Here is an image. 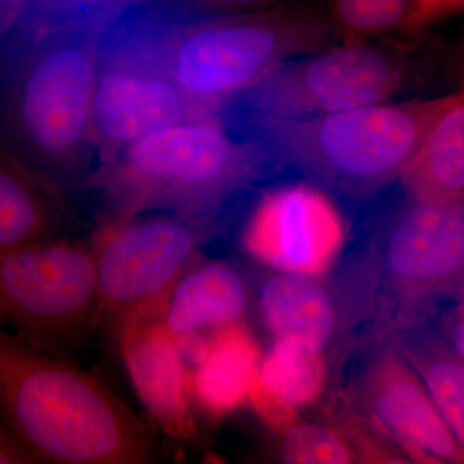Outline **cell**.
I'll return each mask as SVG.
<instances>
[{
	"label": "cell",
	"mask_w": 464,
	"mask_h": 464,
	"mask_svg": "<svg viewBox=\"0 0 464 464\" xmlns=\"http://www.w3.org/2000/svg\"><path fill=\"white\" fill-rule=\"evenodd\" d=\"M400 179L411 201L436 206L463 203V93L445 97Z\"/></svg>",
	"instance_id": "obj_14"
},
{
	"label": "cell",
	"mask_w": 464,
	"mask_h": 464,
	"mask_svg": "<svg viewBox=\"0 0 464 464\" xmlns=\"http://www.w3.org/2000/svg\"><path fill=\"white\" fill-rule=\"evenodd\" d=\"M464 0H417L415 26L424 25L430 21L458 11Z\"/></svg>",
	"instance_id": "obj_25"
},
{
	"label": "cell",
	"mask_w": 464,
	"mask_h": 464,
	"mask_svg": "<svg viewBox=\"0 0 464 464\" xmlns=\"http://www.w3.org/2000/svg\"><path fill=\"white\" fill-rule=\"evenodd\" d=\"M197 232L179 219L128 222L93 248L101 315L121 323L130 311L167 295L197 253Z\"/></svg>",
	"instance_id": "obj_7"
},
{
	"label": "cell",
	"mask_w": 464,
	"mask_h": 464,
	"mask_svg": "<svg viewBox=\"0 0 464 464\" xmlns=\"http://www.w3.org/2000/svg\"><path fill=\"white\" fill-rule=\"evenodd\" d=\"M353 456L338 433L319 424H293L286 430L283 462L290 464H347Z\"/></svg>",
	"instance_id": "obj_22"
},
{
	"label": "cell",
	"mask_w": 464,
	"mask_h": 464,
	"mask_svg": "<svg viewBox=\"0 0 464 464\" xmlns=\"http://www.w3.org/2000/svg\"><path fill=\"white\" fill-rule=\"evenodd\" d=\"M94 85L93 61L85 48L63 44L41 54L14 88L21 132L50 157L72 151L92 125Z\"/></svg>",
	"instance_id": "obj_9"
},
{
	"label": "cell",
	"mask_w": 464,
	"mask_h": 464,
	"mask_svg": "<svg viewBox=\"0 0 464 464\" xmlns=\"http://www.w3.org/2000/svg\"><path fill=\"white\" fill-rule=\"evenodd\" d=\"M36 464L38 459L12 432L0 415V464Z\"/></svg>",
	"instance_id": "obj_24"
},
{
	"label": "cell",
	"mask_w": 464,
	"mask_h": 464,
	"mask_svg": "<svg viewBox=\"0 0 464 464\" xmlns=\"http://www.w3.org/2000/svg\"><path fill=\"white\" fill-rule=\"evenodd\" d=\"M408 76L398 54L366 41L343 42L283 63L237 99L256 114H333L387 102Z\"/></svg>",
	"instance_id": "obj_6"
},
{
	"label": "cell",
	"mask_w": 464,
	"mask_h": 464,
	"mask_svg": "<svg viewBox=\"0 0 464 464\" xmlns=\"http://www.w3.org/2000/svg\"><path fill=\"white\" fill-rule=\"evenodd\" d=\"M198 106L169 76L111 72L96 81L91 124L106 141L130 146L164 128L206 121Z\"/></svg>",
	"instance_id": "obj_13"
},
{
	"label": "cell",
	"mask_w": 464,
	"mask_h": 464,
	"mask_svg": "<svg viewBox=\"0 0 464 464\" xmlns=\"http://www.w3.org/2000/svg\"><path fill=\"white\" fill-rule=\"evenodd\" d=\"M259 362L258 343L244 324L216 329L206 360L190 381L192 392L210 414L230 413L249 400Z\"/></svg>",
	"instance_id": "obj_18"
},
{
	"label": "cell",
	"mask_w": 464,
	"mask_h": 464,
	"mask_svg": "<svg viewBox=\"0 0 464 464\" xmlns=\"http://www.w3.org/2000/svg\"><path fill=\"white\" fill-rule=\"evenodd\" d=\"M151 299L119 324L121 350L140 399L174 438L190 435V381L164 325L168 295Z\"/></svg>",
	"instance_id": "obj_11"
},
{
	"label": "cell",
	"mask_w": 464,
	"mask_h": 464,
	"mask_svg": "<svg viewBox=\"0 0 464 464\" xmlns=\"http://www.w3.org/2000/svg\"><path fill=\"white\" fill-rule=\"evenodd\" d=\"M173 343L179 362L188 372V368L197 369L206 360L210 340L200 331H191L173 335Z\"/></svg>",
	"instance_id": "obj_23"
},
{
	"label": "cell",
	"mask_w": 464,
	"mask_h": 464,
	"mask_svg": "<svg viewBox=\"0 0 464 464\" xmlns=\"http://www.w3.org/2000/svg\"><path fill=\"white\" fill-rule=\"evenodd\" d=\"M273 164L257 143L234 141L210 121H190L128 146L123 164L105 183L127 213L166 207L201 217Z\"/></svg>",
	"instance_id": "obj_4"
},
{
	"label": "cell",
	"mask_w": 464,
	"mask_h": 464,
	"mask_svg": "<svg viewBox=\"0 0 464 464\" xmlns=\"http://www.w3.org/2000/svg\"><path fill=\"white\" fill-rule=\"evenodd\" d=\"M338 38L329 14L288 3L179 30L168 76L199 103L237 99L268 72Z\"/></svg>",
	"instance_id": "obj_3"
},
{
	"label": "cell",
	"mask_w": 464,
	"mask_h": 464,
	"mask_svg": "<svg viewBox=\"0 0 464 464\" xmlns=\"http://www.w3.org/2000/svg\"><path fill=\"white\" fill-rule=\"evenodd\" d=\"M14 8V0H0V32L5 29Z\"/></svg>",
	"instance_id": "obj_27"
},
{
	"label": "cell",
	"mask_w": 464,
	"mask_h": 464,
	"mask_svg": "<svg viewBox=\"0 0 464 464\" xmlns=\"http://www.w3.org/2000/svg\"><path fill=\"white\" fill-rule=\"evenodd\" d=\"M93 250L52 241L0 256V329L75 362L99 323Z\"/></svg>",
	"instance_id": "obj_5"
},
{
	"label": "cell",
	"mask_w": 464,
	"mask_h": 464,
	"mask_svg": "<svg viewBox=\"0 0 464 464\" xmlns=\"http://www.w3.org/2000/svg\"><path fill=\"white\" fill-rule=\"evenodd\" d=\"M445 97L375 103L333 114L280 118L243 112L246 141L344 197L364 198L400 179Z\"/></svg>",
	"instance_id": "obj_2"
},
{
	"label": "cell",
	"mask_w": 464,
	"mask_h": 464,
	"mask_svg": "<svg viewBox=\"0 0 464 464\" xmlns=\"http://www.w3.org/2000/svg\"><path fill=\"white\" fill-rule=\"evenodd\" d=\"M423 355V353H420ZM429 357L417 356L415 362L423 377V384L440 414L460 445L464 442V371L459 357L448 355L445 350H433ZM462 360V359H460Z\"/></svg>",
	"instance_id": "obj_21"
},
{
	"label": "cell",
	"mask_w": 464,
	"mask_h": 464,
	"mask_svg": "<svg viewBox=\"0 0 464 464\" xmlns=\"http://www.w3.org/2000/svg\"><path fill=\"white\" fill-rule=\"evenodd\" d=\"M262 317L276 342L322 353L337 326L334 304L313 276L282 273L262 288Z\"/></svg>",
	"instance_id": "obj_15"
},
{
	"label": "cell",
	"mask_w": 464,
	"mask_h": 464,
	"mask_svg": "<svg viewBox=\"0 0 464 464\" xmlns=\"http://www.w3.org/2000/svg\"><path fill=\"white\" fill-rule=\"evenodd\" d=\"M60 230L53 192L0 154V256L60 240Z\"/></svg>",
	"instance_id": "obj_19"
},
{
	"label": "cell",
	"mask_w": 464,
	"mask_h": 464,
	"mask_svg": "<svg viewBox=\"0 0 464 464\" xmlns=\"http://www.w3.org/2000/svg\"><path fill=\"white\" fill-rule=\"evenodd\" d=\"M200 2L218 11L248 14V12L273 7L280 0H200Z\"/></svg>",
	"instance_id": "obj_26"
},
{
	"label": "cell",
	"mask_w": 464,
	"mask_h": 464,
	"mask_svg": "<svg viewBox=\"0 0 464 464\" xmlns=\"http://www.w3.org/2000/svg\"><path fill=\"white\" fill-rule=\"evenodd\" d=\"M340 213L322 192L304 185L267 192L250 217L243 246L252 257L282 273L319 277L343 246Z\"/></svg>",
	"instance_id": "obj_8"
},
{
	"label": "cell",
	"mask_w": 464,
	"mask_h": 464,
	"mask_svg": "<svg viewBox=\"0 0 464 464\" xmlns=\"http://www.w3.org/2000/svg\"><path fill=\"white\" fill-rule=\"evenodd\" d=\"M246 290L239 275L221 262L201 265L177 280L164 308V325L172 335L219 329L239 322Z\"/></svg>",
	"instance_id": "obj_17"
},
{
	"label": "cell",
	"mask_w": 464,
	"mask_h": 464,
	"mask_svg": "<svg viewBox=\"0 0 464 464\" xmlns=\"http://www.w3.org/2000/svg\"><path fill=\"white\" fill-rule=\"evenodd\" d=\"M387 284L406 307L462 286L463 203L411 201L393 219L383 246Z\"/></svg>",
	"instance_id": "obj_10"
},
{
	"label": "cell",
	"mask_w": 464,
	"mask_h": 464,
	"mask_svg": "<svg viewBox=\"0 0 464 464\" xmlns=\"http://www.w3.org/2000/svg\"><path fill=\"white\" fill-rule=\"evenodd\" d=\"M328 14L343 42L368 41L415 26L417 0H329Z\"/></svg>",
	"instance_id": "obj_20"
},
{
	"label": "cell",
	"mask_w": 464,
	"mask_h": 464,
	"mask_svg": "<svg viewBox=\"0 0 464 464\" xmlns=\"http://www.w3.org/2000/svg\"><path fill=\"white\" fill-rule=\"evenodd\" d=\"M324 383L325 365L320 353L276 342L259 362L249 400L262 420L286 431L299 409L316 401Z\"/></svg>",
	"instance_id": "obj_16"
},
{
	"label": "cell",
	"mask_w": 464,
	"mask_h": 464,
	"mask_svg": "<svg viewBox=\"0 0 464 464\" xmlns=\"http://www.w3.org/2000/svg\"><path fill=\"white\" fill-rule=\"evenodd\" d=\"M359 392L372 417L409 450L436 462H462L463 445L449 429L423 382L395 350L386 348L372 360Z\"/></svg>",
	"instance_id": "obj_12"
},
{
	"label": "cell",
	"mask_w": 464,
	"mask_h": 464,
	"mask_svg": "<svg viewBox=\"0 0 464 464\" xmlns=\"http://www.w3.org/2000/svg\"><path fill=\"white\" fill-rule=\"evenodd\" d=\"M0 415L39 463L146 464L141 420L72 360L0 329Z\"/></svg>",
	"instance_id": "obj_1"
}]
</instances>
